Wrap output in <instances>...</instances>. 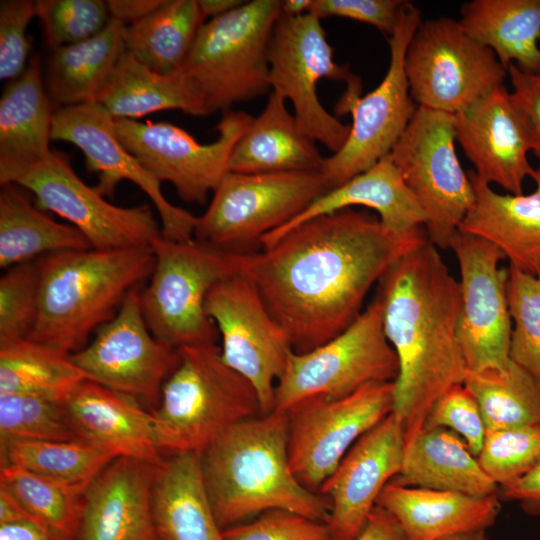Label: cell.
<instances>
[{
	"label": "cell",
	"mask_w": 540,
	"mask_h": 540,
	"mask_svg": "<svg viewBox=\"0 0 540 540\" xmlns=\"http://www.w3.org/2000/svg\"><path fill=\"white\" fill-rule=\"evenodd\" d=\"M475 200L459 226L461 232L481 237L497 246L509 265L537 276L540 274V169L532 174L535 189L530 194H500L468 173Z\"/></svg>",
	"instance_id": "cell-26"
},
{
	"label": "cell",
	"mask_w": 540,
	"mask_h": 540,
	"mask_svg": "<svg viewBox=\"0 0 540 540\" xmlns=\"http://www.w3.org/2000/svg\"><path fill=\"white\" fill-rule=\"evenodd\" d=\"M38 259L5 270L0 278V344L25 339L38 315Z\"/></svg>",
	"instance_id": "cell-45"
},
{
	"label": "cell",
	"mask_w": 540,
	"mask_h": 540,
	"mask_svg": "<svg viewBox=\"0 0 540 540\" xmlns=\"http://www.w3.org/2000/svg\"><path fill=\"white\" fill-rule=\"evenodd\" d=\"M353 540H407L398 521L376 504L359 535Z\"/></svg>",
	"instance_id": "cell-52"
},
{
	"label": "cell",
	"mask_w": 540,
	"mask_h": 540,
	"mask_svg": "<svg viewBox=\"0 0 540 540\" xmlns=\"http://www.w3.org/2000/svg\"><path fill=\"white\" fill-rule=\"evenodd\" d=\"M0 540H68L36 522L0 525Z\"/></svg>",
	"instance_id": "cell-54"
},
{
	"label": "cell",
	"mask_w": 540,
	"mask_h": 540,
	"mask_svg": "<svg viewBox=\"0 0 540 540\" xmlns=\"http://www.w3.org/2000/svg\"><path fill=\"white\" fill-rule=\"evenodd\" d=\"M205 20L198 0H165L152 14L125 26V49L151 70L174 74L183 67Z\"/></svg>",
	"instance_id": "cell-36"
},
{
	"label": "cell",
	"mask_w": 540,
	"mask_h": 540,
	"mask_svg": "<svg viewBox=\"0 0 540 540\" xmlns=\"http://www.w3.org/2000/svg\"><path fill=\"white\" fill-rule=\"evenodd\" d=\"M436 427L458 434L478 456L487 429L477 400L464 384L450 388L432 407L423 428Z\"/></svg>",
	"instance_id": "cell-46"
},
{
	"label": "cell",
	"mask_w": 540,
	"mask_h": 540,
	"mask_svg": "<svg viewBox=\"0 0 540 540\" xmlns=\"http://www.w3.org/2000/svg\"><path fill=\"white\" fill-rule=\"evenodd\" d=\"M514 105L525 117L532 137V153L539 161L540 169V72L527 73L511 64L507 69Z\"/></svg>",
	"instance_id": "cell-50"
},
{
	"label": "cell",
	"mask_w": 540,
	"mask_h": 540,
	"mask_svg": "<svg viewBox=\"0 0 540 540\" xmlns=\"http://www.w3.org/2000/svg\"><path fill=\"white\" fill-rule=\"evenodd\" d=\"M394 382L371 383L340 397L304 400L287 414L290 468L319 493L350 448L393 411Z\"/></svg>",
	"instance_id": "cell-14"
},
{
	"label": "cell",
	"mask_w": 540,
	"mask_h": 540,
	"mask_svg": "<svg viewBox=\"0 0 540 540\" xmlns=\"http://www.w3.org/2000/svg\"><path fill=\"white\" fill-rule=\"evenodd\" d=\"M454 115L417 106L410 123L390 152L426 217L428 240L450 248L471 209L475 193L455 148Z\"/></svg>",
	"instance_id": "cell-10"
},
{
	"label": "cell",
	"mask_w": 540,
	"mask_h": 540,
	"mask_svg": "<svg viewBox=\"0 0 540 540\" xmlns=\"http://www.w3.org/2000/svg\"><path fill=\"white\" fill-rule=\"evenodd\" d=\"M36 17V1L0 2V79L13 80L26 69L30 60L27 28Z\"/></svg>",
	"instance_id": "cell-47"
},
{
	"label": "cell",
	"mask_w": 540,
	"mask_h": 540,
	"mask_svg": "<svg viewBox=\"0 0 540 540\" xmlns=\"http://www.w3.org/2000/svg\"><path fill=\"white\" fill-rule=\"evenodd\" d=\"M459 265L461 306L457 336L468 372L508 367L512 321L506 259L491 242L461 231L450 245Z\"/></svg>",
	"instance_id": "cell-18"
},
{
	"label": "cell",
	"mask_w": 540,
	"mask_h": 540,
	"mask_svg": "<svg viewBox=\"0 0 540 540\" xmlns=\"http://www.w3.org/2000/svg\"><path fill=\"white\" fill-rule=\"evenodd\" d=\"M1 466L15 465L85 492L116 457L85 441L13 440L0 444Z\"/></svg>",
	"instance_id": "cell-37"
},
{
	"label": "cell",
	"mask_w": 540,
	"mask_h": 540,
	"mask_svg": "<svg viewBox=\"0 0 540 540\" xmlns=\"http://www.w3.org/2000/svg\"><path fill=\"white\" fill-rule=\"evenodd\" d=\"M125 26L111 19L97 35L53 50L46 84L55 109L97 102L119 58L126 51Z\"/></svg>",
	"instance_id": "cell-34"
},
{
	"label": "cell",
	"mask_w": 540,
	"mask_h": 540,
	"mask_svg": "<svg viewBox=\"0 0 540 540\" xmlns=\"http://www.w3.org/2000/svg\"><path fill=\"white\" fill-rule=\"evenodd\" d=\"M226 540H330L326 523L286 510H270L223 529Z\"/></svg>",
	"instance_id": "cell-48"
},
{
	"label": "cell",
	"mask_w": 540,
	"mask_h": 540,
	"mask_svg": "<svg viewBox=\"0 0 540 540\" xmlns=\"http://www.w3.org/2000/svg\"><path fill=\"white\" fill-rule=\"evenodd\" d=\"M313 0H283L281 14L288 17H298L309 13Z\"/></svg>",
	"instance_id": "cell-57"
},
{
	"label": "cell",
	"mask_w": 540,
	"mask_h": 540,
	"mask_svg": "<svg viewBox=\"0 0 540 540\" xmlns=\"http://www.w3.org/2000/svg\"><path fill=\"white\" fill-rule=\"evenodd\" d=\"M158 465L114 459L85 491L74 540H158L152 514Z\"/></svg>",
	"instance_id": "cell-23"
},
{
	"label": "cell",
	"mask_w": 540,
	"mask_h": 540,
	"mask_svg": "<svg viewBox=\"0 0 540 540\" xmlns=\"http://www.w3.org/2000/svg\"><path fill=\"white\" fill-rule=\"evenodd\" d=\"M280 15V0H252L203 24L181 70L209 114L271 91L269 46Z\"/></svg>",
	"instance_id": "cell-6"
},
{
	"label": "cell",
	"mask_w": 540,
	"mask_h": 540,
	"mask_svg": "<svg viewBox=\"0 0 540 540\" xmlns=\"http://www.w3.org/2000/svg\"><path fill=\"white\" fill-rule=\"evenodd\" d=\"M21 522L39 523L9 489L0 484V525Z\"/></svg>",
	"instance_id": "cell-55"
},
{
	"label": "cell",
	"mask_w": 540,
	"mask_h": 540,
	"mask_svg": "<svg viewBox=\"0 0 540 540\" xmlns=\"http://www.w3.org/2000/svg\"><path fill=\"white\" fill-rule=\"evenodd\" d=\"M500 500L518 502L529 515H540V457L521 478L499 488Z\"/></svg>",
	"instance_id": "cell-51"
},
{
	"label": "cell",
	"mask_w": 540,
	"mask_h": 540,
	"mask_svg": "<svg viewBox=\"0 0 540 540\" xmlns=\"http://www.w3.org/2000/svg\"><path fill=\"white\" fill-rule=\"evenodd\" d=\"M539 457L540 425H529L487 430L477 459L500 488L524 476Z\"/></svg>",
	"instance_id": "cell-43"
},
{
	"label": "cell",
	"mask_w": 540,
	"mask_h": 540,
	"mask_svg": "<svg viewBox=\"0 0 540 540\" xmlns=\"http://www.w3.org/2000/svg\"><path fill=\"white\" fill-rule=\"evenodd\" d=\"M440 540H490V539L487 537L486 531H473V532L455 534V535L448 536Z\"/></svg>",
	"instance_id": "cell-58"
},
{
	"label": "cell",
	"mask_w": 540,
	"mask_h": 540,
	"mask_svg": "<svg viewBox=\"0 0 540 540\" xmlns=\"http://www.w3.org/2000/svg\"><path fill=\"white\" fill-rule=\"evenodd\" d=\"M53 107L40 59L33 54L25 71L8 82L0 98L1 185L14 184L51 156Z\"/></svg>",
	"instance_id": "cell-25"
},
{
	"label": "cell",
	"mask_w": 540,
	"mask_h": 540,
	"mask_svg": "<svg viewBox=\"0 0 540 540\" xmlns=\"http://www.w3.org/2000/svg\"><path fill=\"white\" fill-rule=\"evenodd\" d=\"M206 311L221 336L223 361L254 387L262 414L272 412L276 383L293 351L288 335L255 285L238 273L211 289Z\"/></svg>",
	"instance_id": "cell-16"
},
{
	"label": "cell",
	"mask_w": 540,
	"mask_h": 540,
	"mask_svg": "<svg viewBox=\"0 0 540 540\" xmlns=\"http://www.w3.org/2000/svg\"><path fill=\"white\" fill-rule=\"evenodd\" d=\"M377 285L384 332L399 364L392 412L405 426L406 444L423 429L435 403L465 381L468 370L457 336L460 284L427 240Z\"/></svg>",
	"instance_id": "cell-2"
},
{
	"label": "cell",
	"mask_w": 540,
	"mask_h": 540,
	"mask_svg": "<svg viewBox=\"0 0 540 540\" xmlns=\"http://www.w3.org/2000/svg\"><path fill=\"white\" fill-rule=\"evenodd\" d=\"M391 482L473 496L499 492L466 442L442 427L423 428L405 444L401 471Z\"/></svg>",
	"instance_id": "cell-31"
},
{
	"label": "cell",
	"mask_w": 540,
	"mask_h": 540,
	"mask_svg": "<svg viewBox=\"0 0 540 540\" xmlns=\"http://www.w3.org/2000/svg\"><path fill=\"white\" fill-rule=\"evenodd\" d=\"M330 188L320 172H229L197 218L193 239L225 254L256 251Z\"/></svg>",
	"instance_id": "cell-7"
},
{
	"label": "cell",
	"mask_w": 540,
	"mask_h": 540,
	"mask_svg": "<svg viewBox=\"0 0 540 540\" xmlns=\"http://www.w3.org/2000/svg\"><path fill=\"white\" fill-rule=\"evenodd\" d=\"M507 300L512 321L509 359L540 383V274L509 265Z\"/></svg>",
	"instance_id": "cell-42"
},
{
	"label": "cell",
	"mask_w": 540,
	"mask_h": 540,
	"mask_svg": "<svg viewBox=\"0 0 540 540\" xmlns=\"http://www.w3.org/2000/svg\"><path fill=\"white\" fill-rule=\"evenodd\" d=\"M205 18L222 16L244 3L243 0H198Z\"/></svg>",
	"instance_id": "cell-56"
},
{
	"label": "cell",
	"mask_w": 540,
	"mask_h": 540,
	"mask_svg": "<svg viewBox=\"0 0 540 540\" xmlns=\"http://www.w3.org/2000/svg\"><path fill=\"white\" fill-rule=\"evenodd\" d=\"M97 102L114 119L136 120L162 110H181L204 117L209 111L202 95L182 71L157 73L125 51L119 58Z\"/></svg>",
	"instance_id": "cell-32"
},
{
	"label": "cell",
	"mask_w": 540,
	"mask_h": 540,
	"mask_svg": "<svg viewBox=\"0 0 540 540\" xmlns=\"http://www.w3.org/2000/svg\"><path fill=\"white\" fill-rule=\"evenodd\" d=\"M286 101L277 92H269L264 109L253 117L232 151L230 172L321 173L325 157L300 128Z\"/></svg>",
	"instance_id": "cell-30"
},
{
	"label": "cell",
	"mask_w": 540,
	"mask_h": 540,
	"mask_svg": "<svg viewBox=\"0 0 540 540\" xmlns=\"http://www.w3.org/2000/svg\"><path fill=\"white\" fill-rule=\"evenodd\" d=\"M77 439L64 401L34 394H0V444L13 440Z\"/></svg>",
	"instance_id": "cell-41"
},
{
	"label": "cell",
	"mask_w": 540,
	"mask_h": 540,
	"mask_svg": "<svg viewBox=\"0 0 540 540\" xmlns=\"http://www.w3.org/2000/svg\"><path fill=\"white\" fill-rule=\"evenodd\" d=\"M269 84L293 106L303 132L333 153L348 139L350 124L342 123L321 104V79L345 81L348 91H361L360 78L334 59L321 19L311 13L298 17L280 15L269 46Z\"/></svg>",
	"instance_id": "cell-13"
},
{
	"label": "cell",
	"mask_w": 540,
	"mask_h": 540,
	"mask_svg": "<svg viewBox=\"0 0 540 540\" xmlns=\"http://www.w3.org/2000/svg\"><path fill=\"white\" fill-rule=\"evenodd\" d=\"M462 28L507 70L540 72V0H472L462 4Z\"/></svg>",
	"instance_id": "cell-33"
},
{
	"label": "cell",
	"mask_w": 540,
	"mask_h": 540,
	"mask_svg": "<svg viewBox=\"0 0 540 540\" xmlns=\"http://www.w3.org/2000/svg\"><path fill=\"white\" fill-rule=\"evenodd\" d=\"M153 271L140 292L142 314L151 333L180 349L215 344L218 330L206 311L211 289L236 273L228 254L195 240L155 238L151 244Z\"/></svg>",
	"instance_id": "cell-8"
},
{
	"label": "cell",
	"mask_w": 540,
	"mask_h": 540,
	"mask_svg": "<svg viewBox=\"0 0 540 540\" xmlns=\"http://www.w3.org/2000/svg\"><path fill=\"white\" fill-rule=\"evenodd\" d=\"M64 407L77 439L116 458L155 465L163 461L152 413L136 398L85 379L66 397Z\"/></svg>",
	"instance_id": "cell-24"
},
{
	"label": "cell",
	"mask_w": 540,
	"mask_h": 540,
	"mask_svg": "<svg viewBox=\"0 0 540 540\" xmlns=\"http://www.w3.org/2000/svg\"><path fill=\"white\" fill-rule=\"evenodd\" d=\"M397 355L374 300L342 333L305 353L292 351L275 386L273 411L286 413L316 397L340 398L371 383L394 382Z\"/></svg>",
	"instance_id": "cell-9"
},
{
	"label": "cell",
	"mask_w": 540,
	"mask_h": 540,
	"mask_svg": "<svg viewBox=\"0 0 540 540\" xmlns=\"http://www.w3.org/2000/svg\"><path fill=\"white\" fill-rule=\"evenodd\" d=\"M404 67L414 102L452 115L503 86L508 76L495 54L450 17L420 22Z\"/></svg>",
	"instance_id": "cell-12"
},
{
	"label": "cell",
	"mask_w": 540,
	"mask_h": 540,
	"mask_svg": "<svg viewBox=\"0 0 540 540\" xmlns=\"http://www.w3.org/2000/svg\"><path fill=\"white\" fill-rule=\"evenodd\" d=\"M51 138L69 142L82 151L86 168L99 175L95 187L103 196L112 197L117 185L128 180L153 202L164 238L177 242L194 240L198 217L166 199L161 183L121 143L116 135L115 119L101 104L56 108Z\"/></svg>",
	"instance_id": "cell-20"
},
{
	"label": "cell",
	"mask_w": 540,
	"mask_h": 540,
	"mask_svg": "<svg viewBox=\"0 0 540 540\" xmlns=\"http://www.w3.org/2000/svg\"><path fill=\"white\" fill-rule=\"evenodd\" d=\"M253 116L226 110L215 141L202 144L181 127L168 122L115 119L116 135L124 147L160 183H171L185 202L203 204L229 171L232 151Z\"/></svg>",
	"instance_id": "cell-15"
},
{
	"label": "cell",
	"mask_w": 540,
	"mask_h": 540,
	"mask_svg": "<svg viewBox=\"0 0 540 540\" xmlns=\"http://www.w3.org/2000/svg\"><path fill=\"white\" fill-rule=\"evenodd\" d=\"M165 0H108V12L112 20L124 25L133 24L152 14Z\"/></svg>",
	"instance_id": "cell-53"
},
{
	"label": "cell",
	"mask_w": 540,
	"mask_h": 540,
	"mask_svg": "<svg viewBox=\"0 0 540 540\" xmlns=\"http://www.w3.org/2000/svg\"><path fill=\"white\" fill-rule=\"evenodd\" d=\"M487 430L540 425V383L513 362L504 370L467 372Z\"/></svg>",
	"instance_id": "cell-39"
},
{
	"label": "cell",
	"mask_w": 540,
	"mask_h": 540,
	"mask_svg": "<svg viewBox=\"0 0 540 540\" xmlns=\"http://www.w3.org/2000/svg\"><path fill=\"white\" fill-rule=\"evenodd\" d=\"M207 493L222 529L270 510H286L326 523L329 501L294 476L288 453V418L272 411L242 421L202 453Z\"/></svg>",
	"instance_id": "cell-3"
},
{
	"label": "cell",
	"mask_w": 540,
	"mask_h": 540,
	"mask_svg": "<svg viewBox=\"0 0 540 540\" xmlns=\"http://www.w3.org/2000/svg\"><path fill=\"white\" fill-rule=\"evenodd\" d=\"M85 375L68 355L27 338L0 344V394L64 401Z\"/></svg>",
	"instance_id": "cell-38"
},
{
	"label": "cell",
	"mask_w": 540,
	"mask_h": 540,
	"mask_svg": "<svg viewBox=\"0 0 540 540\" xmlns=\"http://www.w3.org/2000/svg\"><path fill=\"white\" fill-rule=\"evenodd\" d=\"M0 484L5 485L41 525L68 540L75 539L85 492L15 465L1 466Z\"/></svg>",
	"instance_id": "cell-40"
},
{
	"label": "cell",
	"mask_w": 540,
	"mask_h": 540,
	"mask_svg": "<svg viewBox=\"0 0 540 540\" xmlns=\"http://www.w3.org/2000/svg\"><path fill=\"white\" fill-rule=\"evenodd\" d=\"M354 206L373 210L384 226L397 233L414 231L426 223L424 212L388 154L363 173L324 193L290 222L265 235L260 246H270L286 232L312 218Z\"/></svg>",
	"instance_id": "cell-27"
},
{
	"label": "cell",
	"mask_w": 540,
	"mask_h": 540,
	"mask_svg": "<svg viewBox=\"0 0 540 540\" xmlns=\"http://www.w3.org/2000/svg\"><path fill=\"white\" fill-rule=\"evenodd\" d=\"M454 129L478 179L509 194H523L524 180L535 170L528 160L532 137L505 85L455 114Z\"/></svg>",
	"instance_id": "cell-22"
},
{
	"label": "cell",
	"mask_w": 540,
	"mask_h": 540,
	"mask_svg": "<svg viewBox=\"0 0 540 540\" xmlns=\"http://www.w3.org/2000/svg\"><path fill=\"white\" fill-rule=\"evenodd\" d=\"M427 240L424 227L397 233L376 214L347 208L303 222L268 247L228 255L293 351L305 353L347 329L372 287Z\"/></svg>",
	"instance_id": "cell-1"
},
{
	"label": "cell",
	"mask_w": 540,
	"mask_h": 540,
	"mask_svg": "<svg viewBox=\"0 0 540 540\" xmlns=\"http://www.w3.org/2000/svg\"><path fill=\"white\" fill-rule=\"evenodd\" d=\"M87 238L71 224L53 220L16 184L0 190V267L4 270L41 257L91 249Z\"/></svg>",
	"instance_id": "cell-35"
},
{
	"label": "cell",
	"mask_w": 540,
	"mask_h": 540,
	"mask_svg": "<svg viewBox=\"0 0 540 540\" xmlns=\"http://www.w3.org/2000/svg\"><path fill=\"white\" fill-rule=\"evenodd\" d=\"M260 415L256 390L225 364L216 344L178 349L152 412L158 447L169 454H202L228 429Z\"/></svg>",
	"instance_id": "cell-5"
},
{
	"label": "cell",
	"mask_w": 540,
	"mask_h": 540,
	"mask_svg": "<svg viewBox=\"0 0 540 540\" xmlns=\"http://www.w3.org/2000/svg\"><path fill=\"white\" fill-rule=\"evenodd\" d=\"M421 21V11L407 1L388 39L390 60L382 81L363 97L343 94L339 100L337 114L351 113L352 122L343 147L324 160L321 174L330 189L390 154L414 116L417 107L410 95L404 61L409 41Z\"/></svg>",
	"instance_id": "cell-11"
},
{
	"label": "cell",
	"mask_w": 540,
	"mask_h": 540,
	"mask_svg": "<svg viewBox=\"0 0 540 540\" xmlns=\"http://www.w3.org/2000/svg\"><path fill=\"white\" fill-rule=\"evenodd\" d=\"M36 17L53 50L97 35L111 20L102 0H36Z\"/></svg>",
	"instance_id": "cell-44"
},
{
	"label": "cell",
	"mask_w": 540,
	"mask_h": 540,
	"mask_svg": "<svg viewBox=\"0 0 540 540\" xmlns=\"http://www.w3.org/2000/svg\"><path fill=\"white\" fill-rule=\"evenodd\" d=\"M140 292L134 288L115 317L69 359L86 379L157 407L162 386L178 362V349L151 333Z\"/></svg>",
	"instance_id": "cell-19"
},
{
	"label": "cell",
	"mask_w": 540,
	"mask_h": 540,
	"mask_svg": "<svg viewBox=\"0 0 540 540\" xmlns=\"http://www.w3.org/2000/svg\"><path fill=\"white\" fill-rule=\"evenodd\" d=\"M406 3L404 0H313L309 13L319 19L334 16L366 23L391 36Z\"/></svg>",
	"instance_id": "cell-49"
},
{
	"label": "cell",
	"mask_w": 540,
	"mask_h": 540,
	"mask_svg": "<svg viewBox=\"0 0 540 540\" xmlns=\"http://www.w3.org/2000/svg\"><path fill=\"white\" fill-rule=\"evenodd\" d=\"M405 426L393 412L359 438L319 494L330 504V540H353L364 528L384 487L401 471Z\"/></svg>",
	"instance_id": "cell-21"
},
{
	"label": "cell",
	"mask_w": 540,
	"mask_h": 540,
	"mask_svg": "<svg viewBox=\"0 0 540 540\" xmlns=\"http://www.w3.org/2000/svg\"><path fill=\"white\" fill-rule=\"evenodd\" d=\"M158 540H226L202 472L201 453H177L158 465L152 491Z\"/></svg>",
	"instance_id": "cell-29"
},
{
	"label": "cell",
	"mask_w": 540,
	"mask_h": 540,
	"mask_svg": "<svg viewBox=\"0 0 540 540\" xmlns=\"http://www.w3.org/2000/svg\"><path fill=\"white\" fill-rule=\"evenodd\" d=\"M377 505L402 527L407 540H440L459 533L486 531L500 512L498 495L408 487L389 482Z\"/></svg>",
	"instance_id": "cell-28"
},
{
	"label": "cell",
	"mask_w": 540,
	"mask_h": 540,
	"mask_svg": "<svg viewBox=\"0 0 540 540\" xmlns=\"http://www.w3.org/2000/svg\"><path fill=\"white\" fill-rule=\"evenodd\" d=\"M39 307L27 339L71 355L150 277L151 247L73 250L38 259Z\"/></svg>",
	"instance_id": "cell-4"
},
{
	"label": "cell",
	"mask_w": 540,
	"mask_h": 540,
	"mask_svg": "<svg viewBox=\"0 0 540 540\" xmlns=\"http://www.w3.org/2000/svg\"><path fill=\"white\" fill-rule=\"evenodd\" d=\"M14 184L31 192L43 211L53 212L76 227L97 250L151 247L161 235L149 205L117 206L96 187L87 185L63 152L23 174Z\"/></svg>",
	"instance_id": "cell-17"
}]
</instances>
